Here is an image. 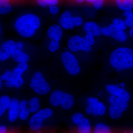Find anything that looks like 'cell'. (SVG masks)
Segmentation results:
<instances>
[{"mask_svg": "<svg viewBox=\"0 0 133 133\" xmlns=\"http://www.w3.org/2000/svg\"><path fill=\"white\" fill-rule=\"evenodd\" d=\"M28 101H27L26 100H22L19 102V106L21 109L28 108Z\"/></svg>", "mask_w": 133, "mask_h": 133, "instance_id": "cell-38", "label": "cell"}, {"mask_svg": "<svg viewBox=\"0 0 133 133\" xmlns=\"http://www.w3.org/2000/svg\"><path fill=\"white\" fill-rule=\"evenodd\" d=\"M72 17L70 12L65 11L59 18L58 21L59 24L65 29H72L75 27L72 22Z\"/></svg>", "mask_w": 133, "mask_h": 133, "instance_id": "cell-18", "label": "cell"}, {"mask_svg": "<svg viewBox=\"0 0 133 133\" xmlns=\"http://www.w3.org/2000/svg\"><path fill=\"white\" fill-rule=\"evenodd\" d=\"M50 104L53 107L61 105L63 109L69 110L74 105V96L60 90H55L51 93L49 99Z\"/></svg>", "mask_w": 133, "mask_h": 133, "instance_id": "cell-3", "label": "cell"}, {"mask_svg": "<svg viewBox=\"0 0 133 133\" xmlns=\"http://www.w3.org/2000/svg\"><path fill=\"white\" fill-rule=\"evenodd\" d=\"M122 133H133V129L130 131H125Z\"/></svg>", "mask_w": 133, "mask_h": 133, "instance_id": "cell-41", "label": "cell"}, {"mask_svg": "<svg viewBox=\"0 0 133 133\" xmlns=\"http://www.w3.org/2000/svg\"><path fill=\"white\" fill-rule=\"evenodd\" d=\"M67 45L72 52L83 51L89 52L92 50V46L87 42L85 38L78 35L72 36L67 42Z\"/></svg>", "mask_w": 133, "mask_h": 133, "instance_id": "cell-8", "label": "cell"}, {"mask_svg": "<svg viewBox=\"0 0 133 133\" xmlns=\"http://www.w3.org/2000/svg\"><path fill=\"white\" fill-rule=\"evenodd\" d=\"M28 108L30 112L35 113L40 110V99L37 97H34L28 101Z\"/></svg>", "mask_w": 133, "mask_h": 133, "instance_id": "cell-23", "label": "cell"}, {"mask_svg": "<svg viewBox=\"0 0 133 133\" xmlns=\"http://www.w3.org/2000/svg\"><path fill=\"white\" fill-rule=\"evenodd\" d=\"M85 118L83 115L80 112L76 113L72 116V120L76 125L81 123Z\"/></svg>", "mask_w": 133, "mask_h": 133, "instance_id": "cell-28", "label": "cell"}, {"mask_svg": "<svg viewBox=\"0 0 133 133\" xmlns=\"http://www.w3.org/2000/svg\"><path fill=\"white\" fill-rule=\"evenodd\" d=\"M61 60L66 72L71 76H76L81 71L78 59L71 52L66 51L62 53Z\"/></svg>", "mask_w": 133, "mask_h": 133, "instance_id": "cell-6", "label": "cell"}, {"mask_svg": "<svg viewBox=\"0 0 133 133\" xmlns=\"http://www.w3.org/2000/svg\"><path fill=\"white\" fill-rule=\"evenodd\" d=\"M12 99L8 95H2L0 98V116H2L8 109Z\"/></svg>", "mask_w": 133, "mask_h": 133, "instance_id": "cell-22", "label": "cell"}, {"mask_svg": "<svg viewBox=\"0 0 133 133\" xmlns=\"http://www.w3.org/2000/svg\"><path fill=\"white\" fill-rule=\"evenodd\" d=\"M41 25V20L38 16L29 14L18 17L15 22L14 26L16 30L20 36L29 38L33 36Z\"/></svg>", "mask_w": 133, "mask_h": 133, "instance_id": "cell-2", "label": "cell"}, {"mask_svg": "<svg viewBox=\"0 0 133 133\" xmlns=\"http://www.w3.org/2000/svg\"><path fill=\"white\" fill-rule=\"evenodd\" d=\"M46 7L56 6L58 4L59 0H44Z\"/></svg>", "mask_w": 133, "mask_h": 133, "instance_id": "cell-35", "label": "cell"}, {"mask_svg": "<svg viewBox=\"0 0 133 133\" xmlns=\"http://www.w3.org/2000/svg\"><path fill=\"white\" fill-rule=\"evenodd\" d=\"M106 91L111 95L128 102L131 98L130 94L124 88L115 84H108L105 85Z\"/></svg>", "mask_w": 133, "mask_h": 133, "instance_id": "cell-11", "label": "cell"}, {"mask_svg": "<svg viewBox=\"0 0 133 133\" xmlns=\"http://www.w3.org/2000/svg\"><path fill=\"white\" fill-rule=\"evenodd\" d=\"M23 43L21 41L17 42L15 44L11 57L15 62L21 63H27L29 60V56L26 52L22 50Z\"/></svg>", "mask_w": 133, "mask_h": 133, "instance_id": "cell-12", "label": "cell"}, {"mask_svg": "<svg viewBox=\"0 0 133 133\" xmlns=\"http://www.w3.org/2000/svg\"><path fill=\"white\" fill-rule=\"evenodd\" d=\"M111 66L118 71L133 68V49L127 47L117 48L109 58Z\"/></svg>", "mask_w": 133, "mask_h": 133, "instance_id": "cell-1", "label": "cell"}, {"mask_svg": "<svg viewBox=\"0 0 133 133\" xmlns=\"http://www.w3.org/2000/svg\"><path fill=\"white\" fill-rule=\"evenodd\" d=\"M24 1L25 0H0V3H6L12 5L23 3Z\"/></svg>", "mask_w": 133, "mask_h": 133, "instance_id": "cell-34", "label": "cell"}, {"mask_svg": "<svg viewBox=\"0 0 133 133\" xmlns=\"http://www.w3.org/2000/svg\"><path fill=\"white\" fill-rule=\"evenodd\" d=\"M117 7L123 11L133 9V0H112Z\"/></svg>", "mask_w": 133, "mask_h": 133, "instance_id": "cell-21", "label": "cell"}, {"mask_svg": "<svg viewBox=\"0 0 133 133\" xmlns=\"http://www.w3.org/2000/svg\"><path fill=\"white\" fill-rule=\"evenodd\" d=\"M72 20L75 27H78L81 26L83 23V19L81 17L73 16Z\"/></svg>", "mask_w": 133, "mask_h": 133, "instance_id": "cell-31", "label": "cell"}, {"mask_svg": "<svg viewBox=\"0 0 133 133\" xmlns=\"http://www.w3.org/2000/svg\"><path fill=\"white\" fill-rule=\"evenodd\" d=\"M108 101L109 103V116L113 119L120 118L124 112L129 107L128 102L112 95L109 96Z\"/></svg>", "mask_w": 133, "mask_h": 133, "instance_id": "cell-7", "label": "cell"}, {"mask_svg": "<svg viewBox=\"0 0 133 133\" xmlns=\"http://www.w3.org/2000/svg\"><path fill=\"white\" fill-rule=\"evenodd\" d=\"M12 6L9 3H0V14H6L11 12Z\"/></svg>", "mask_w": 133, "mask_h": 133, "instance_id": "cell-26", "label": "cell"}, {"mask_svg": "<svg viewBox=\"0 0 133 133\" xmlns=\"http://www.w3.org/2000/svg\"><path fill=\"white\" fill-rule=\"evenodd\" d=\"M36 2L38 5L43 8L47 7L44 2V0H36Z\"/></svg>", "mask_w": 133, "mask_h": 133, "instance_id": "cell-39", "label": "cell"}, {"mask_svg": "<svg viewBox=\"0 0 133 133\" xmlns=\"http://www.w3.org/2000/svg\"><path fill=\"white\" fill-rule=\"evenodd\" d=\"M124 16L125 17L124 20L127 27L131 28L133 23V12L132 10L124 11Z\"/></svg>", "mask_w": 133, "mask_h": 133, "instance_id": "cell-25", "label": "cell"}, {"mask_svg": "<svg viewBox=\"0 0 133 133\" xmlns=\"http://www.w3.org/2000/svg\"><path fill=\"white\" fill-rule=\"evenodd\" d=\"M69 133H74L73 132V131H71Z\"/></svg>", "mask_w": 133, "mask_h": 133, "instance_id": "cell-42", "label": "cell"}, {"mask_svg": "<svg viewBox=\"0 0 133 133\" xmlns=\"http://www.w3.org/2000/svg\"><path fill=\"white\" fill-rule=\"evenodd\" d=\"M48 35L51 40L49 49L51 52H55L59 49V42L63 36V30L59 25L54 24L48 29Z\"/></svg>", "mask_w": 133, "mask_h": 133, "instance_id": "cell-9", "label": "cell"}, {"mask_svg": "<svg viewBox=\"0 0 133 133\" xmlns=\"http://www.w3.org/2000/svg\"><path fill=\"white\" fill-rule=\"evenodd\" d=\"M101 28L96 23L93 21L87 22L83 26V29L86 34L95 36L101 35Z\"/></svg>", "mask_w": 133, "mask_h": 133, "instance_id": "cell-17", "label": "cell"}, {"mask_svg": "<svg viewBox=\"0 0 133 133\" xmlns=\"http://www.w3.org/2000/svg\"><path fill=\"white\" fill-rule=\"evenodd\" d=\"M101 34L107 37H110L111 36V29L108 26H105L101 28Z\"/></svg>", "mask_w": 133, "mask_h": 133, "instance_id": "cell-33", "label": "cell"}, {"mask_svg": "<svg viewBox=\"0 0 133 133\" xmlns=\"http://www.w3.org/2000/svg\"><path fill=\"white\" fill-rule=\"evenodd\" d=\"M109 26L111 29L110 37L121 42H124L127 40L128 35L125 31L118 28L112 23H111Z\"/></svg>", "mask_w": 133, "mask_h": 133, "instance_id": "cell-16", "label": "cell"}, {"mask_svg": "<svg viewBox=\"0 0 133 133\" xmlns=\"http://www.w3.org/2000/svg\"><path fill=\"white\" fill-rule=\"evenodd\" d=\"M30 112L28 108L21 109L19 112V118L22 121H25L28 118Z\"/></svg>", "mask_w": 133, "mask_h": 133, "instance_id": "cell-30", "label": "cell"}, {"mask_svg": "<svg viewBox=\"0 0 133 133\" xmlns=\"http://www.w3.org/2000/svg\"><path fill=\"white\" fill-rule=\"evenodd\" d=\"M0 81H4V84L9 88H12L14 87L15 78L14 76L13 71L8 70L5 72L1 76Z\"/></svg>", "mask_w": 133, "mask_h": 133, "instance_id": "cell-20", "label": "cell"}, {"mask_svg": "<svg viewBox=\"0 0 133 133\" xmlns=\"http://www.w3.org/2000/svg\"><path fill=\"white\" fill-rule=\"evenodd\" d=\"M0 133H19L17 131H10L8 130L7 128L4 125H1L0 127Z\"/></svg>", "mask_w": 133, "mask_h": 133, "instance_id": "cell-36", "label": "cell"}, {"mask_svg": "<svg viewBox=\"0 0 133 133\" xmlns=\"http://www.w3.org/2000/svg\"><path fill=\"white\" fill-rule=\"evenodd\" d=\"M28 65L27 63H21L12 71L15 78L14 87L16 88H20L23 85L24 81L22 77V75L28 69Z\"/></svg>", "mask_w": 133, "mask_h": 133, "instance_id": "cell-14", "label": "cell"}, {"mask_svg": "<svg viewBox=\"0 0 133 133\" xmlns=\"http://www.w3.org/2000/svg\"><path fill=\"white\" fill-rule=\"evenodd\" d=\"M50 13L52 15L57 14L59 12V9L56 6H50L49 7Z\"/></svg>", "mask_w": 133, "mask_h": 133, "instance_id": "cell-37", "label": "cell"}, {"mask_svg": "<svg viewBox=\"0 0 133 133\" xmlns=\"http://www.w3.org/2000/svg\"><path fill=\"white\" fill-rule=\"evenodd\" d=\"M88 106L85 109L87 114L94 116H103L105 113L106 107L97 98L91 97L87 99Z\"/></svg>", "mask_w": 133, "mask_h": 133, "instance_id": "cell-10", "label": "cell"}, {"mask_svg": "<svg viewBox=\"0 0 133 133\" xmlns=\"http://www.w3.org/2000/svg\"><path fill=\"white\" fill-rule=\"evenodd\" d=\"M76 126V129L72 130L74 133H92V132L90 122L87 118Z\"/></svg>", "mask_w": 133, "mask_h": 133, "instance_id": "cell-19", "label": "cell"}, {"mask_svg": "<svg viewBox=\"0 0 133 133\" xmlns=\"http://www.w3.org/2000/svg\"><path fill=\"white\" fill-rule=\"evenodd\" d=\"M92 133H113L109 126L102 123H98L92 130Z\"/></svg>", "mask_w": 133, "mask_h": 133, "instance_id": "cell-24", "label": "cell"}, {"mask_svg": "<svg viewBox=\"0 0 133 133\" xmlns=\"http://www.w3.org/2000/svg\"><path fill=\"white\" fill-rule=\"evenodd\" d=\"M131 28H133V23L132 25V26H131Z\"/></svg>", "mask_w": 133, "mask_h": 133, "instance_id": "cell-43", "label": "cell"}, {"mask_svg": "<svg viewBox=\"0 0 133 133\" xmlns=\"http://www.w3.org/2000/svg\"><path fill=\"white\" fill-rule=\"evenodd\" d=\"M94 37H95L92 35L86 34L84 38L87 42L92 46L95 44V40Z\"/></svg>", "mask_w": 133, "mask_h": 133, "instance_id": "cell-32", "label": "cell"}, {"mask_svg": "<svg viewBox=\"0 0 133 133\" xmlns=\"http://www.w3.org/2000/svg\"><path fill=\"white\" fill-rule=\"evenodd\" d=\"M112 23L114 24L118 28L124 31H125L127 28L125 21L121 18H114L113 20Z\"/></svg>", "mask_w": 133, "mask_h": 133, "instance_id": "cell-27", "label": "cell"}, {"mask_svg": "<svg viewBox=\"0 0 133 133\" xmlns=\"http://www.w3.org/2000/svg\"><path fill=\"white\" fill-rule=\"evenodd\" d=\"M132 41H133V37H132Z\"/></svg>", "mask_w": 133, "mask_h": 133, "instance_id": "cell-44", "label": "cell"}, {"mask_svg": "<svg viewBox=\"0 0 133 133\" xmlns=\"http://www.w3.org/2000/svg\"><path fill=\"white\" fill-rule=\"evenodd\" d=\"M85 1L92 5L95 9L99 10L103 6L105 0H85Z\"/></svg>", "mask_w": 133, "mask_h": 133, "instance_id": "cell-29", "label": "cell"}, {"mask_svg": "<svg viewBox=\"0 0 133 133\" xmlns=\"http://www.w3.org/2000/svg\"></svg>", "mask_w": 133, "mask_h": 133, "instance_id": "cell-45", "label": "cell"}, {"mask_svg": "<svg viewBox=\"0 0 133 133\" xmlns=\"http://www.w3.org/2000/svg\"><path fill=\"white\" fill-rule=\"evenodd\" d=\"M53 114V110L48 108L40 109L34 113L29 122L30 131L35 133L37 131L41 130L44 122L50 118Z\"/></svg>", "mask_w": 133, "mask_h": 133, "instance_id": "cell-4", "label": "cell"}, {"mask_svg": "<svg viewBox=\"0 0 133 133\" xmlns=\"http://www.w3.org/2000/svg\"><path fill=\"white\" fill-rule=\"evenodd\" d=\"M70 1L78 4H81L85 1V0H70Z\"/></svg>", "mask_w": 133, "mask_h": 133, "instance_id": "cell-40", "label": "cell"}, {"mask_svg": "<svg viewBox=\"0 0 133 133\" xmlns=\"http://www.w3.org/2000/svg\"><path fill=\"white\" fill-rule=\"evenodd\" d=\"M15 43L12 40H9L3 43L0 49V60L6 61L11 56Z\"/></svg>", "mask_w": 133, "mask_h": 133, "instance_id": "cell-13", "label": "cell"}, {"mask_svg": "<svg viewBox=\"0 0 133 133\" xmlns=\"http://www.w3.org/2000/svg\"><path fill=\"white\" fill-rule=\"evenodd\" d=\"M30 87L38 95H47L50 91L51 87L40 71L34 73L30 79Z\"/></svg>", "mask_w": 133, "mask_h": 133, "instance_id": "cell-5", "label": "cell"}, {"mask_svg": "<svg viewBox=\"0 0 133 133\" xmlns=\"http://www.w3.org/2000/svg\"><path fill=\"white\" fill-rule=\"evenodd\" d=\"M8 110L9 121L11 123L14 122L19 117V112L21 110L19 101L16 98L12 99Z\"/></svg>", "mask_w": 133, "mask_h": 133, "instance_id": "cell-15", "label": "cell"}]
</instances>
